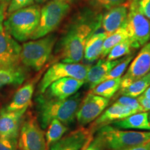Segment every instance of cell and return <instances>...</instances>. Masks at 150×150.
Masks as SVG:
<instances>
[{"instance_id": "3957f363", "label": "cell", "mask_w": 150, "mask_h": 150, "mask_svg": "<svg viewBox=\"0 0 150 150\" xmlns=\"http://www.w3.org/2000/svg\"><path fill=\"white\" fill-rule=\"evenodd\" d=\"M97 138L109 150H127L150 143V131H125L106 125L99 129Z\"/></svg>"}, {"instance_id": "83f0119b", "label": "cell", "mask_w": 150, "mask_h": 150, "mask_svg": "<svg viewBox=\"0 0 150 150\" xmlns=\"http://www.w3.org/2000/svg\"><path fill=\"white\" fill-rule=\"evenodd\" d=\"M134 56L131 55L128 56L127 57L122 59L121 61L118 64L115 65L109 72L108 73L106 76H104V79H102V81L109 79H113L120 78L125 71L126 70L127 67H128L129 63L133 60Z\"/></svg>"}, {"instance_id": "f35d334b", "label": "cell", "mask_w": 150, "mask_h": 150, "mask_svg": "<svg viewBox=\"0 0 150 150\" xmlns=\"http://www.w3.org/2000/svg\"><path fill=\"white\" fill-rule=\"evenodd\" d=\"M142 95L143 97H145V98H147V99H149L150 100V86L145 90V92L142 94Z\"/></svg>"}, {"instance_id": "7c38bea8", "label": "cell", "mask_w": 150, "mask_h": 150, "mask_svg": "<svg viewBox=\"0 0 150 150\" xmlns=\"http://www.w3.org/2000/svg\"><path fill=\"white\" fill-rule=\"evenodd\" d=\"M22 47L4 29L0 31V69L18 67Z\"/></svg>"}, {"instance_id": "ac0fdd59", "label": "cell", "mask_w": 150, "mask_h": 150, "mask_svg": "<svg viewBox=\"0 0 150 150\" xmlns=\"http://www.w3.org/2000/svg\"><path fill=\"white\" fill-rule=\"evenodd\" d=\"M122 59L108 61L101 59L93 66L90 67L87 76L85 79V83L89 84L90 88L93 89L102 81L104 77L110 70L121 61Z\"/></svg>"}, {"instance_id": "44dd1931", "label": "cell", "mask_w": 150, "mask_h": 150, "mask_svg": "<svg viewBox=\"0 0 150 150\" xmlns=\"http://www.w3.org/2000/svg\"><path fill=\"white\" fill-rule=\"evenodd\" d=\"M108 35L106 33H94L86 43L83 57L88 62H93L102 55L103 44Z\"/></svg>"}, {"instance_id": "ffe728a7", "label": "cell", "mask_w": 150, "mask_h": 150, "mask_svg": "<svg viewBox=\"0 0 150 150\" xmlns=\"http://www.w3.org/2000/svg\"><path fill=\"white\" fill-rule=\"evenodd\" d=\"M34 86L33 83H29L20 88L15 94L11 102L8 105L5 110L8 111H16L22 108L29 107L32 98Z\"/></svg>"}, {"instance_id": "7402d4cb", "label": "cell", "mask_w": 150, "mask_h": 150, "mask_svg": "<svg viewBox=\"0 0 150 150\" xmlns=\"http://www.w3.org/2000/svg\"><path fill=\"white\" fill-rule=\"evenodd\" d=\"M26 79V74L19 66L0 69V88L7 85H20Z\"/></svg>"}, {"instance_id": "8d00e7d4", "label": "cell", "mask_w": 150, "mask_h": 150, "mask_svg": "<svg viewBox=\"0 0 150 150\" xmlns=\"http://www.w3.org/2000/svg\"><path fill=\"white\" fill-rule=\"evenodd\" d=\"M4 11L0 7V31L4 29Z\"/></svg>"}, {"instance_id": "484cf974", "label": "cell", "mask_w": 150, "mask_h": 150, "mask_svg": "<svg viewBox=\"0 0 150 150\" xmlns=\"http://www.w3.org/2000/svg\"><path fill=\"white\" fill-rule=\"evenodd\" d=\"M48 129L46 133V145L49 147L53 145L60 139L68 130V128L64 124L58 120H52L48 125Z\"/></svg>"}, {"instance_id": "f1b7e54d", "label": "cell", "mask_w": 150, "mask_h": 150, "mask_svg": "<svg viewBox=\"0 0 150 150\" xmlns=\"http://www.w3.org/2000/svg\"><path fill=\"white\" fill-rule=\"evenodd\" d=\"M115 103L120 105V106L129 108L131 110H132L134 113L144 112L142 106H140V103L138 102V99L136 98L127 96H122L119 99H117Z\"/></svg>"}, {"instance_id": "277c9868", "label": "cell", "mask_w": 150, "mask_h": 150, "mask_svg": "<svg viewBox=\"0 0 150 150\" xmlns=\"http://www.w3.org/2000/svg\"><path fill=\"white\" fill-rule=\"evenodd\" d=\"M40 8L32 5L9 15L4 22V29L15 40L20 42L29 40L38 25Z\"/></svg>"}, {"instance_id": "cb8c5ba5", "label": "cell", "mask_w": 150, "mask_h": 150, "mask_svg": "<svg viewBox=\"0 0 150 150\" xmlns=\"http://www.w3.org/2000/svg\"><path fill=\"white\" fill-rule=\"evenodd\" d=\"M128 33H127L126 22L123 24L120 28H119L117 31L108 35L105 39L104 44H103L102 56V58L106 57L109 53L110 50L120 42L123 40L128 39Z\"/></svg>"}, {"instance_id": "8fae6325", "label": "cell", "mask_w": 150, "mask_h": 150, "mask_svg": "<svg viewBox=\"0 0 150 150\" xmlns=\"http://www.w3.org/2000/svg\"><path fill=\"white\" fill-rule=\"evenodd\" d=\"M150 72V41L146 43L131 62L126 74L122 77L120 88H124Z\"/></svg>"}, {"instance_id": "5b68a950", "label": "cell", "mask_w": 150, "mask_h": 150, "mask_svg": "<svg viewBox=\"0 0 150 150\" xmlns=\"http://www.w3.org/2000/svg\"><path fill=\"white\" fill-rule=\"evenodd\" d=\"M56 38L49 35L22 45L20 61L28 67L40 70L50 59Z\"/></svg>"}, {"instance_id": "7bdbcfd3", "label": "cell", "mask_w": 150, "mask_h": 150, "mask_svg": "<svg viewBox=\"0 0 150 150\" xmlns=\"http://www.w3.org/2000/svg\"><path fill=\"white\" fill-rule=\"evenodd\" d=\"M147 76H148V77H149V79H150V72L148 73V74H147Z\"/></svg>"}, {"instance_id": "ba28073f", "label": "cell", "mask_w": 150, "mask_h": 150, "mask_svg": "<svg viewBox=\"0 0 150 150\" xmlns=\"http://www.w3.org/2000/svg\"><path fill=\"white\" fill-rule=\"evenodd\" d=\"M90 67L88 65L81 63L63 62L55 63L47 70L43 76L39 86V91L41 93H45L52 83L63 78L72 77L85 81Z\"/></svg>"}, {"instance_id": "d6a6232c", "label": "cell", "mask_w": 150, "mask_h": 150, "mask_svg": "<svg viewBox=\"0 0 150 150\" xmlns=\"http://www.w3.org/2000/svg\"><path fill=\"white\" fill-rule=\"evenodd\" d=\"M17 139L0 136V150H17Z\"/></svg>"}, {"instance_id": "1f68e13d", "label": "cell", "mask_w": 150, "mask_h": 150, "mask_svg": "<svg viewBox=\"0 0 150 150\" xmlns=\"http://www.w3.org/2000/svg\"><path fill=\"white\" fill-rule=\"evenodd\" d=\"M127 0H95L97 5L107 10L118 6L124 5L127 3Z\"/></svg>"}, {"instance_id": "6da1fadb", "label": "cell", "mask_w": 150, "mask_h": 150, "mask_svg": "<svg viewBox=\"0 0 150 150\" xmlns=\"http://www.w3.org/2000/svg\"><path fill=\"white\" fill-rule=\"evenodd\" d=\"M102 19V15L91 11L75 19L60 44L63 63H79L83 60L86 43L101 27Z\"/></svg>"}, {"instance_id": "8992f818", "label": "cell", "mask_w": 150, "mask_h": 150, "mask_svg": "<svg viewBox=\"0 0 150 150\" xmlns=\"http://www.w3.org/2000/svg\"><path fill=\"white\" fill-rule=\"evenodd\" d=\"M70 9V4L63 1H52L40 9L38 25L31 35L33 40L41 38L59 27Z\"/></svg>"}, {"instance_id": "4fadbf2b", "label": "cell", "mask_w": 150, "mask_h": 150, "mask_svg": "<svg viewBox=\"0 0 150 150\" xmlns=\"http://www.w3.org/2000/svg\"><path fill=\"white\" fill-rule=\"evenodd\" d=\"M92 134L89 129H77L54 143L50 150H81L91 142Z\"/></svg>"}, {"instance_id": "9c48e42d", "label": "cell", "mask_w": 150, "mask_h": 150, "mask_svg": "<svg viewBox=\"0 0 150 150\" xmlns=\"http://www.w3.org/2000/svg\"><path fill=\"white\" fill-rule=\"evenodd\" d=\"M44 132L36 118L31 117L22 125L20 131L19 147L21 150H46Z\"/></svg>"}, {"instance_id": "d4e9b609", "label": "cell", "mask_w": 150, "mask_h": 150, "mask_svg": "<svg viewBox=\"0 0 150 150\" xmlns=\"http://www.w3.org/2000/svg\"><path fill=\"white\" fill-rule=\"evenodd\" d=\"M150 86V79L145 75L140 79L135 81L126 88L120 89V94L122 96L136 98L139 97Z\"/></svg>"}, {"instance_id": "ee69618b", "label": "cell", "mask_w": 150, "mask_h": 150, "mask_svg": "<svg viewBox=\"0 0 150 150\" xmlns=\"http://www.w3.org/2000/svg\"><path fill=\"white\" fill-rule=\"evenodd\" d=\"M149 124H150V113L149 114Z\"/></svg>"}, {"instance_id": "d590c367", "label": "cell", "mask_w": 150, "mask_h": 150, "mask_svg": "<svg viewBox=\"0 0 150 150\" xmlns=\"http://www.w3.org/2000/svg\"><path fill=\"white\" fill-rule=\"evenodd\" d=\"M127 150H150V143L137 146V147L131 148V149Z\"/></svg>"}, {"instance_id": "5bb4252c", "label": "cell", "mask_w": 150, "mask_h": 150, "mask_svg": "<svg viewBox=\"0 0 150 150\" xmlns=\"http://www.w3.org/2000/svg\"><path fill=\"white\" fill-rule=\"evenodd\" d=\"M28 107L16 111L3 110L0 114V136L18 139L21 122Z\"/></svg>"}, {"instance_id": "2e32d148", "label": "cell", "mask_w": 150, "mask_h": 150, "mask_svg": "<svg viewBox=\"0 0 150 150\" xmlns=\"http://www.w3.org/2000/svg\"><path fill=\"white\" fill-rule=\"evenodd\" d=\"M84 83V81L74 78H63L52 83L49 91L54 99H65L74 95Z\"/></svg>"}, {"instance_id": "f546056e", "label": "cell", "mask_w": 150, "mask_h": 150, "mask_svg": "<svg viewBox=\"0 0 150 150\" xmlns=\"http://www.w3.org/2000/svg\"><path fill=\"white\" fill-rule=\"evenodd\" d=\"M34 4V0H11L7 8L8 15L20 9L32 6Z\"/></svg>"}, {"instance_id": "e0dca14e", "label": "cell", "mask_w": 150, "mask_h": 150, "mask_svg": "<svg viewBox=\"0 0 150 150\" xmlns=\"http://www.w3.org/2000/svg\"><path fill=\"white\" fill-rule=\"evenodd\" d=\"M128 7L126 5H121L108 10L102 16V24L104 33L108 35L114 33L126 22L128 15Z\"/></svg>"}, {"instance_id": "4316f807", "label": "cell", "mask_w": 150, "mask_h": 150, "mask_svg": "<svg viewBox=\"0 0 150 150\" xmlns=\"http://www.w3.org/2000/svg\"><path fill=\"white\" fill-rule=\"evenodd\" d=\"M131 50L133 49L131 46L130 40L128 38L120 42L110 50L107 55V60L115 61V60L120 59L122 56L130 54Z\"/></svg>"}, {"instance_id": "836d02e7", "label": "cell", "mask_w": 150, "mask_h": 150, "mask_svg": "<svg viewBox=\"0 0 150 150\" xmlns=\"http://www.w3.org/2000/svg\"><path fill=\"white\" fill-rule=\"evenodd\" d=\"M103 147L102 143L98 138H96L93 142H91L88 144L86 147H84L81 150H103Z\"/></svg>"}, {"instance_id": "7a4b0ae2", "label": "cell", "mask_w": 150, "mask_h": 150, "mask_svg": "<svg viewBox=\"0 0 150 150\" xmlns=\"http://www.w3.org/2000/svg\"><path fill=\"white\" fill-rule=\"evenodd\" d=\"M79 93L65 99H47L40 97L38 102L41 125L46 128L53 120H58L65 125L72 123L81 104Z\"/></svg>"}, {"instance_id": "74e56055", "label": "cell", "mask_w": 150, "mask_h": 150, "mask_svg": "<svg viewBox=\"0 0 150 150\" xmlns=\"http://www.w3.org/2000/svg\"><path fill=\"white\" fill-rule=\"evenodd\" d=\"M11 0H0V7L5 11L6 9L8 8Z\"/></svg>"}, {"instance_id": "9a60e30c", "label": "cell", "mask_w": 150, "mask_h": 150, "mask_svg": "<svg viewBox=\"0 0 150 150\" xmlns=\"http://www.w3.org/2000/svg\"><path fill=\"white\" fill-rule=\"evenodd\" d=\"M133 114L135 113L129 108L114 103L95 120L89 129L93 134L95 131L99 130L103 127L120 120Z\"/></svg>"}, {"instance_id": "603a6c76", "label": "cell", "mask_w": 150, "mask_h": 150, "mask_svg": "<svg viewBox=\"0 0 150 150\" xmlns=\"http://www.w3.org/2000/svg\"><path fill=\"white\" fill-rule=\"evenodd\" d=\"M121 80L122 77L104 81L91 89L90 93L107 99L111 98L120 88Z\"/></svg>"}, {"instance_id": "30bf717a", "label": "cell", "mask_w": 150, "mask_h": 150, "mask_svg": "<svg viewBox=\"0 0 150 150\" xmlns=\"http://www.w3.org/2000/svg\"><path fill=\"white\" fill-rule=\"evenodd\" d=\"M109 99L105 97L88 93L81 103L76 114L79 124L85 126L96 120L106 109Z\"/></svg>"}, {"instance_id": "52a82bcc", "label": "cell", "mask_w": 150, "mask_h": 150, "mask_svg": "<svg viewBox=\"0 0 150 150\" xmlns=\"http://www.w3.org/2000/svg\"><path fill=\"white\" fill-rule=\"evenodd\" d=\"M128 37L133 50L145 45L150 40V20L144 16L131 1L126 20Z\"/></svg>"}, {"instance_id": "d6986e66", "label": "cell", "mask_w": 150, "mask_h": 150, "mask_svg": "<svg viewBox=\"0 0 150 150\" xmlns=\"http://www.w3.org/2000/svg\"><path fill=\"white\" fill-rule=\"evenodd\" d=\"M112 124L117 128L150 131L149 112L146 111L133 114Z\"/></svg>"}, {"instance_id": "60d3db41", "label": "cell", "mask_w": 150, "mask_h": 150, "mask_svg": "<svg viewBox=\"0 0 150 150\" xmlns=\"http://www.w3.org/2000/svg\"><path fill=\"white\" fill-rule=\"evenodd\" d=\"M70 1V3H74V2H76V1H79V0H69Z\"/></svg>"}, {"instance_id": "4dcf8cb0", "label": "cell", "mask_w": 150, "mask_h": 150, "mask_svg": "<svg viewBox=\"0 0 150 150\" xmlns=\"http://www.w3.org/2000/svg\"><path fill=\"white\" fill-rule=\"evenodd\" d=\"M138 10L150 20V0H131Z\"/></svg>"}, {"instance_id": "b9f144b4", "label": "cell", "mask_w": 150, "mask_h": 150, "mask_svg": "<svg viewBox=\"0 0 150 150\" xmlns=\"http://www.w3.org/2000/svg\"><path fill=\"white\" fill-rule=\"evenodd\" d=\"M35 1H36L37 2H42V1H44V0H35Z\"/></svg>"}, {"instance_id": "ab89813d", "label": "cell", "mask_w": 150, "mask_h": 150, "mask_svg": "<svg viewBox=\"0 0 150 150\" xmlns=\"http://www.w3.org/2000/svg\"><path fill=\"white\" fill-rule=\"evenodd\" d=\"M52 1H67V2L70 3V1H69V0H52Z\"/></svg>"}, {"instance_id": "e575fe53", "label": "cell", "mask_w": 150, "mask_h": 150, "mask_svg": "<svg viewBox=\"0 0 150 150\" xmlns=\"http://www.w3.org/2000/svg\"><path fill=\"white\" fill-rule=\"evenodd\" d=\"M138 102L140 103V106H142L143 111H149L150 110V100L145 98V97H143L142 95H140L139 97H138Z\"/></svg>"}]
</instances>
